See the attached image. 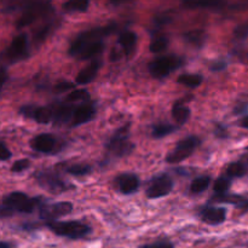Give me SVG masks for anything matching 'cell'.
I'll list each match as a JSON object with an SVG mask.
<instances>
[{
  "mask_svg": "<svg viewBox=\"0 0 248 248\" xmlns=\"http://www.w3.org/2000/svg\"><path fill=\"white\" fill-rule=\"evenodd\" d=\"M0 248H14V245L10 244V242L0 241Z\"/></svg>",
  "mask_w": 248,
  "mask_h": 248,
  "instance_id": "44",
  "label": "cell"
},
{
  "mask_svg": "<svg viewBox=\"0 0 248 248\" xmlns=\"http://www.w3.org/2000/svg\"><path fill=\"white\" fill-rule=\"evenodd\" d=\"M73 211V203L69 201H61V202L56 203H43L39 207V215H40L41 219L46 220V222H55L58 218L68 216L72 213Z\"/></svg>",
  "mask_w": 248,
  "mask_h": 248,
  "instance_id": "10",
  "label": "cell"
},
{
  "mask_svg": "<svg viewBox=\"0 0 248 248\" xmlns=\"http://www.w3.org/2000/svg\"><path fill=\"white\" fill-rule=\"evenodd\" d=\"M29 166H31V161H29V160L27 159L17 160V161L12 165L11 172H14V173H21V172L26 171Z\"/></svg>",
  "mask_w": 248,
  "mask_h": 248,
  "instance_id": "32",
  "label": "cell"
},
{
  "mask_svg": "<svg viewBox=\"0 0 248 248\" xmlns=\"http://www.w3.org/2000/svg\"><path fill=\"white\" fill-rule=\"evenodd\" d=\"M246 150H247V152H248V147H246Z\"/></svg>",
  "mask_w": 248,
  "mask_h": 248,
  "instance_id": "46",
  "label": "cell"
},
{
  "mask_svg": "<svg viewBox=\"0 0 248 248\" xmlns=\"http://www.w3.org/2000/svg\"><path fill=\"white\" fill-rule=\"evenodd\" d=\"M40 198H29L22 191H14L5 196L2 205L11 208L14 212L19 213H31L35 208H39L43 202H40Z\"/></svg>",
  "mask_w": 248,
  "mask_h": 248,
  "instance_id": "6",
  "label": "cell"
},
{
  "mask_svg": "<svg viewBox=\"0 0 248 248\" xmlns=\"http://www.w3.org/2000/svg\"><path fill=\"white\" fill-rule=\"evenodd\" d=\"M183 6L186 9H222L227 5L225 0H183Z\"/></svg>",
  "mask_w": 248,
  "mask_h": 248,
  "instance_id": "19",
  "label": "cell"
},
{
  "mask_svg": "<svg viewBox=\"0 0 248 248\" xmlns=\"http://www.w3.org/2000/svg\"><path fill=\"white\" fill-rule=\"evenodd\" d=\"M225 174L230 179L241 178V177H245L246 174H248V154L240 157L237 161L229 164V166L225 170Z\"/></svg>",
  "mask_w": 248,
  "mask_h": 248,
  "instance_id": "18",
  "label": "cell"
},
{
  "mask_svg": "<svg viewBox=\"0 0 248 248\" xmlns=\"http://www.w3.org/2000/svg\"><path fill=\"white\" fill-rule=\"evenodd\" d=\"M104 47H106V46H104V43L102 40L94 41V43L89 44V45H87L81 52H80V55L78 56V58H79L80 61L91 60V58L96 57V56H98L99 53L103 52Z\"/></svg>",
  "mask_w": 248,
  "mask_h": 248,
  "instance_id": "22",
  "label": "cell"
},
{
  "mask_svg": "<svg viewBox=\"0 0 248 248\" xmlns=\"http://www.w3.org/2000/svg\"><path fill=\"white\" fill-rule=\"evenodd\" d=\"M28 56V36L19 34L12 39L11 44L4 52V57L10 62H18Z\"/></svg>",
  "mask_w": 248,
  "mask_h": 248,
  "instance_id": "11",
  "label": "cell"
},
{
  "mask_svg": "<svg viewBox=\"0 0 248 248\" xmlns=\"http://www.w3.org/2000/svg\"><path fill=\"white\" fill-rule=\"evenodd\" d=\"M89 101H90V93L84 89L74 90V91H72L69 94H68L67 99H65V102L72 104H80Z\"/></svg>",
  "mask_w": 248,
  "mask_h": 248,
  "instance_id": "28",
  "label": "cell"
},
{
  "mask_svg": "<svg viewBox=\"0 0 248 248\" xmlns=\"http://www.w3.org/2000/svg\"><path fill=\"white\" fill-rule=\"evenodd\" d=\"M128 131H130V125L123 126L115 131L113 137L106 145L109 154L114 155L115 157H123L133 152L135 144L128 140Z\"/></svg>",
  "mask_w": 248,
  "mask_h": 248,
  "instance_id": "5",
  "label": "cell"
},
{
  "mask_svg": "<svg viewBox=\"0 0 248 248\" xmlns=\"http://www.w3.org/2000/svg\"><path fill=\"white\" fill-rule=\"evenodd\" d=\"M7 80V72L5 68H0V91L2 90V86L5 85Z\"/></svg>",
  "mask_w": 248,
  "mask_h": 248,
  "instance_id": "42",
  "label": "cell"
},
{
  "mask_svg": "<svg viewBox=\"0 0 248 248\" xmlns=\"http://www.w3.org/2000/svg\"><path fill=\"white\" fill-rule=\"evenodd\" d=\"M215 135L217 136L218 138H228L229 133H228L227 127L224 125H220V124H217L215 127Z\"/></svg>",
  "mask_w": 248,
  "mask_h": 248,
  "instance_id": "37",
  "label": "cell"
},
{
  "mask_svg": "<svg viewBox=\"0 0 248 248\" xmlns=\"http://www.w3.org/2000/svg\"><path fill=\"white\" fill-rule=\"evenodd\" d=\"M230 186H232V179L229 177H219L218 179H216L213 191L216 193V195H224V194H228Z\"/></svg>",
  "mask_w": 248,
  "mask_h": 248,
  "instance_id": "30",
  "label": "cell"
},
{
  "mask_svg": "<svg viewBox=\"0 0 248 248\" xmlns=\"http://www.w3.org/2000/svg\"><path fill=\"white\" fill-rule=\"evenodd\" d=\"M184 63V60L179 56L176 55H167L157 57L156 60L152 61L148 65L150 75L154 79H164L167 75L171 74L172 72L177 70L182 67Z\"/></svg>",
  "mask_w": 248,
  "mask_h": 248,
  "instance_id": "4",
  "label": "cell"
},
{
  "mask_svg": "<svg viewBox=\"0 0 248 248\" xmlns=\"http://www.w3.org/2000/svg\"><path fill=\"white\" fill-rule=\"evenodd\" d=\"M26 0H5V4H6V9L7 10H15L21 4Z\"/></svg>",
  "mask_w": 248,
  "mask_h": 248,
  "instance_id": "38",
  "label": "cell"
},
{
  "mask_svg": "<svg viewBox=\"0 0 248 248\" xmlns=\"http://www.w3.org/2000/svg\"><path fill=\"white\" fill-rule=\"evenodd\" d=\"M14 211L11 210V208L6 207V206L2 205L1 207H0V218H6V217H11L12 215H14Z\"/></svg>",
  "mask_w": 248,
  "mask_h": 248,
  "instance_id": "40",
  "label": "cell"
},
{
  "mask_svg": "<svg viewBox=\"0 0 248 248\" xmlns=\"http://www.w3.org/2000/svg\"><path fill=\"white\" fill-rule=\"evenodd\" d=\"M75 85L74 82H69V81H63V82H60V84H57L55 86V91L57 92V93H63V92L65 91H69V90H75Z\"/></svg>",
  "mask_w": 248,
  "mask_h": 248,
  "instance_id": "34",
  "label": "cell"
},
{
  "mask_svg": "<svg viewBox=\"0 0 248 248\" xmlns=\"http://www.w3.org/2000/svg\"><path fill=\"white\" fill-rule=\"evenodd\" d=\"M203 81V77L201 74H193V73H186V74L179 75L177 82L183 86L190 87V89H196L200 86Z\"/></svg>",
  "mask_w": 248,
  "mask_h": 248,
  "instance_id": "23",
  "label": "cell"
},
{
  "mask_svg": "<svg viewBox=\"0 0 248 248\" xmlns=\"http://www.w3.org/2000/svg\"><path fill=\"white\" fill-rule=\"evenodd\" d=\"M191 116V110L189 107L184 106L181 103H174L172 107V118H173L174 123L178 126L184 125L189 121Z\"/></svg>",
  "mask_w": 248,
  "mask_h": 248,
  "instance_id": "21",
  "label": "cell"
},
{
  "mask_svg": "<svg viewBox=\"0 0 248 248\" xmlns=\"http://www.w3.org/2000/svg\"><path fill=\"white\" fill-rule=\"evenodd\" d=\"M211 179L210 176H201L198 177V178L194 179L190 184V193L194 194V195H199V194L203 193V191L207 190L211 186Z\"/></svg>",
  "mask_w": 248,
  "mask_h": 248,
  "instance_id": "24",
  "label": "cell"
},
{
  "mask_svg": "<svg viewBox=\"0 0 248 248\" xmlns=\"http://www.w3.org/2000/svg\"><path fill=\"white\" fill-rule=\"evenodd\" d=\"M169 46V39L166 36H159V38L154 39L149 45V51L152 53H161Z\"/></svg>",
  "mask_w": 248,
  "mask_h": 248,
  "instance_id": "31",
  "label": "cell"
},
{
  "mask_svg": "<svg viewBox=\"0 0 248 248\" xmlns=\"http://www.w3.org/2000/svg\"><path fill=\"white\" fill-rule=\"evenodd\" d=\"M200 144V138L196 137V136H189V137L184 138V140H179L177 143L176 148L167 155L166 161L172 165L179 164V162L184 161L188 157H190Z\"/></svg>",
  "mask_w": 248,
  "mask_h": 248,
  "instance_id": "7",
  "label": "cell"
},
{
  "mask_svg": "<svg viewBox=\"0 0 248 248\" xmlns=\"http://www.w3.org/2000/svg\"><path fill=\"white\" fill-rule=\"evenodd\" d=\"M11 156L12 154L11 152H10L9 148L5 145L4 142L0 140V160H1V161H6V160L11 159Z\"/></svg>",
  "mask_w": 248,
  "mask_h": 248,
  "instance_id": "36",
  "label": "cell"
},
{
  "mask_svg": "<svg viewBox=\"0 0 248 248\" xmlns=\"http://www.w3.org/2000/svg\"><path fill=\"white\" fill-rule=\"evenodd\" d=\"M65 172L75 177H84L91 173L92 167L87 164H75L65 167Z\"/></svg>",
  "mask_w": 248,
  "mask_h": 248,
  "instance_id": "29",
  "label": "cell"
},
{
  "mask_svg": "<svg viewBox=\"0 0 248 248\" xmlns=\"http://www.w3.org/2000/svg\"><path fill=\"white\" fill-rule=\"evenodd\" d=\"M235 207L237 208V210L242 211V212H247L248 211V198H244L241 201H240L239 203H237Z\"/></svg>",
  "mask_w": 248,
  "mask_h": 248,
  "instance_id": "41",
  "label": "cell"
},
{
  "mask_svg": "<svg viewBox=\"0 0 248 248\" xmlns=\"http://www.w3.org/2000/svg\"><path fill=\"white\" fill-rule=\"evenodd\" d=\"M173 181L167 174H159V176L154 177L150 181L149 186H148L147 190H145V195L148 199H160L167 196L171 194L172 189H173Z\"/></svg>",
  "mask_w": 248,
  "mask_h": 248,
  "instance_id": "9",
  "label": "cell"
},
{
  "mask_svg": "<svg viewBox=\"0 0 248 248\" xmlns=\"http://www.w3.org/2000/svg\"><path fill=\"white\" fill-rule=\"evenodd\" d=\"M234 36L236 39H246L248 36V23L236 27L234 31Z\"/></svg>",
  "mask_w": 248,
  "mask_h": 248,
  "instance_id": "35",
  "label": "cell"
},
{
  "mask_svg": "<svg viewBox=\"0 0 248 248\" xmlns=\"http://www.w3.org/2000/svg\"><path fill=\"white\" fill-rule=\"evenodd\" d=\"M101 61L93 60L91 63H90L87 67H85L84 69L80 70L78 73L77 78H75V84L77 85H87L90 82L93 81L97 78V74H98L99 69H101Z\"/></svg>",
  "mask_w": 248,
  "mask_h": 248,
  "instance_id": "17",
  "label": "cell"
},
{
  "mask_svg": "<svg viewBox=\"0 0 248 248\" xmlns=\"http://www.w3.org/2000/svg\"><path fill=\"white\" fill-rule=\"evenodd\" d=\"M89 5L90 0H68L63 4V9L68 12H85Z\"/></svg>",
  "mask_w": 248,
  "mask_h": 248,
  "instance_id": "27",
  "label": "cell"
},
{
  "mask_svg": "<svg viewBox=\"0 0 248 248\" xmlns=\"http://www.w3.org/2000/svg\"><path fill=\"white\" fill-rule=\"evenodd\" d=\"M183 38L184 40H186V43L190 44V45L201 47L206 41V33L202 29H195V31H190L184 33Z\"/></svg>",
  "mask_w": 248,
  "mask_h": 248,
  "instance_id": "25",
  "label": "cell"
},
{
  "mask_svg": "<svg viewBox=\"0 0 248 248\" xmlns=\"http://www.w3.org/2000/svg\"><path fill=\"white\" fill-rule=\"evenodd\" d=\"M114 183H115L118 190L124 195H131V194L136 193L140 186V181L138 176H136L135 173H130V172L119 174L115 181H114Z\"/></svg>",
  "mask_w": 248,
  "mask_h": 248,
  "instance_id": "14",
  "label": "cell"
},
{
  "mask_svg": "<svg viewBox=\"0 0 248 248\" xmlns=\"http://www.w3.org/2000/svg\"><path fill=\"white\" fill-rule=\"evenodd\" d=\"M94 116H96V107H94V103H92L91 101L85 102V103H80L75 107L70 123H72L73 127H75V126H80L82 124L89 123Z\"/></svg>",
  "mask_w": 248,
  "mask_h": 248,
  "instance_id": "13",
  "label": "cell"
},
{
  "mask_svg": "<svg viewBox=\"0 0 248 248\" xmlns=\"http://www.w3.org/2000/svg\"><path fill=\"white\" fill-rule=\"evenodd\" d=\"M113 4H120V2H124V1H128V0H110Z\"/></svg>",
  "mask_w": 248,
  "mask_h": 248,
  "instance_id": "45",
  "label": "cell"
},
{
  "mask_svg": "<svg viewBox=\"0 0 248 248\" xmlns=\"http://www.w3.org/2000/svg\"><path fill=\"white\" fill-rule=\"evenodd\" d=\"M200 218L205 224L208 225H220L227 219V210L223 207H213L207 206L200 211Z\"/></svg>",
  "mask_w": 248,
  "mask_h": 248,
  "instance_id": "15",
  "label": "cell"
},
{
  "mask_svg": "<svg viewBox=\"0 0 248 248\" xmlns=\"http://www.w3.org/2000/svg\"><path fill=\"white\" fill-rule=\"evenodd\" d=\"M140 248H174V245L169 240H160L152 245H143Z\"/></svg>",
  "mask_w": 248,
  "mask_h": 248,
  "instance_id": "33",
  "label": "cell"
},
{
  "mask_svg": "<svg viewBox=\"0 0 248 248\" xmlns=\"http://www.w3.org/2000/svg\"><path fill=\"white\" fill-rule=\"evenodd\" d=\"M119 45L121 46L125 56H131L135 51L136 45H137V34L131 31H125L119 35L118 39Z\"/></svg>",
  "mask_w": 248,
  "mask_h": 248,
  "instance_id": "20",
  "label": "cell"
},
{
  "mask_svg": "<svg viewBox=\"0 0 248 248\" xmlns=\"http://www.w3.org/2000/svg\"><path fill=\"white\" fill-rule=\"evenodd\" d=\"M51 9H52V6H51L50 0H33V1L28 2L24 7L21 17L17 19L16 27L21 29L27 26H31L36 19L47 15L51 11Z\"/></svg>",
  "mask_w": 248,
  "mask_h": 248,
  "instance_id": "3",
  "label": "cell"
},
{
  "mask_svg": "<svg viewBox=\"0 0 248 248\" xmlns=\"http://www.w3.org/2000/svg\"><path fill=\"white\" fill-rule=\"evenodd\" d=\"M239 126H241V127L244 128H247L248 130V115L244 116V118L239 121Z\"/></svg>",
  "mask_w": 248,
  "mask_h": 248,
  "instance_id": "43",
  "label": "cell"
},
{
  "mask_svg": "<svg viewBox=\"0 0 248 248\" xmlns=\"http://www.w3.org/2000/svg\"><path fill=\"white\" fill-rule=\"evenodd\" d=\"M19 114L36 121L38 124H43V125H47L53 119L52 108H50V107L23 106L19 109Z\"/></svg>",
  "mask_w": 248,
  "mask_h": 248,
  "instance_id": "12",
  "label": "cell"
},
{
  "mask_svg": "<svg viewBox=\"0 0 248 248\" xmlns=\"http://www.w3.org/2000/svg\"><path fill=\"white\" fill-rule=\"evenodd\" d=\"M225 68H227V63L224 61H217L211 64V70L213 72H220V70H224Z\"/></svg>",
  "mask_w": 248,
  "mask_h": 248,
  "instance_id": "39",
  "label": "cell"
},
{
  "mask_svg": "<svg viewBox=\"0 0 248 248\" xmlns=\"http://www.w3.org/2000/svg\"><path fill=\"white\" fill-rule=\"evenodd\" d=\"M36 181H38L39 186L44 188L45 190L50 191L52 194H61L64 191L69 190L73 186H69L65 181H63L57 173L50 171H43L38 172L35 176Z\"/></svg>",
  "mask_w": 248,
  "mask_h": 248,
  "instance_id": "8",
  "label": "cell"
},
{
  "mask_svg": "<svg viewBox=\"0 0 248 248\" xmlns=\"http://www.w3.org/2000/svg\"><path fill=\"white\" fill-rule=\"evenodd\" d=\"M115 29V24H109V26L102 27V28H94L91 29V31H84V33L79 34V35L75 38V40L73 41L72 45H70L69 52L68 53H69V56H72V57H78V56L80 55V52H81L89 44L101 40L102 38L113 33Z\"/></svg>",
  "mask_w": 248,
  "mask_h": 248,
  "instance_id": "2",
  "label": "cell"
},
{
  "mask_svg": "<svg viewBox=\"0 0 248 248\" xmlns=\"http://www.w3.org/2000/svg\"><path fill=\"white\" fill-rule=\"evenodd\" d=\"M176 130V126L171 125V124H157V125L153 126L152 136L155 140H160V138L167 137V136L171 135Z\"/></svg>",
  "mask_w": 248,
  "mask_h": 248,
  "instance_id": "26",
  "label": "cell"
},
{
  "mask_svg": "<svg viewBox=\"0 0 248 248\" xmlns=\"http://www.w3.org/2000/svg\"><path fill=\"white\" fill-rule=\"evenodd\" d=\"M47 228L55 235L67 237L70 240H81L92 232L91 227L81 220H67V222H48Z\"/></svg>",
  "mask_w": 248,
  "mask_h": 248,
  "instance_id": "1",
  "label": "cell"
},
{
  "mask_svg": "<svg viewBox=\"0 0 248 248\" xmlns=\"http://www.w3.org/2000/svg\"><path fill=\"white\" fill-rule=\"evenodd\" d=\"M57 140L50 133H41V135L35 136L31 140V149L35 152L41 153V154H50L55 150Z\"/></svg>",
  "mask_w": 248,
  "mask_h": 248,
  "instance_id": "16",
  "label": "cell"
}]
</instances>
